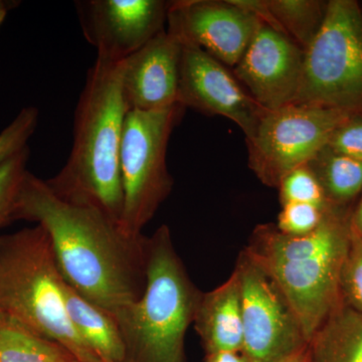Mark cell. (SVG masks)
<instances>
[{"label": "cell", "instance_id": "obj_1", "mask_svg": "<svg viewBox=\"0 0 362 362\" xmlns=\"http://www.w3.org/2000/svg\"><path fill=\"white\" fill-rule=\"evenodd\" d=\"M28 221L49 235L64 280L92 303L117 315L146 287L148 237L128 235L104 211L63 199L28 171L13 221Z\"/></svg>", "mask_w": 362, "mask_h": 362}, {"label": "cell", "instance_id": "obj_8", "mask_svg": "<svg viewBox=\"0 0 362 362\" xmlns=\"http://www.w3.org/2000/svg\"><path fill=\"white\" fill-rule=\"evenodd\" d=\"M351 114L299 104L266 111L247 140L249 168L263 185L278 188L285 176L307 165L327 146L331 135Z\"/></svg>", "mask_w": 362, "mask_h": 362}, {"label": "cell", "instance_id": "obj_4", "mask_svg": "<svg viewBox=\"0 0 362 362\" xmlns=\"http://www.w3.org/2000/svg\"><path fill=\"white\" fill-rule=\"evenodd\" d=\"M63 284L52 240L42 226L0 235V312L58 343L77 362H101L71 325Z\"/></svg>", "mask_w": 362, "mask_h": 362}, {"label": "cell", "instance_id": "obj_27", "mask_svg": "<svg viewBox=\"0 0 362 362\" xmlns=\"http://www.w3.org/2000/svg\"><path fill=\"white\" fill-rule=\"evenodd\" d=\"M232 1L240 6V8L252 14L263 25L269 26L272 30L282 33L285 37H287L284 30H283L282 26L279 25L275 16L272 13L268 0H232Z\"/></svg>", "mask_w": 362, "mask_h": 362}, {"label": "cell", "instance_id": "obj_29", "mask_svg": "<svg viewBox=\"0 0 362 362\" xmlns=\"http://www.w3.org/2000/svg\"><path fill=\"white\" fill-rule=\"evenodd\" d=\"M350 228H351L352 233L362 237V194L356 209L350 216Z\"/></svg>", "mask_w": 362, "mask_h": 362}, {"label": "cell", "instance_id": "obj_10", "mask_svg": "<svg viewBox=\"0 0 362 362\" xmlns=\"http://www.w3.org/2000/svg\"><path fill=\"white\" fill-rule=\"evenodd\" d=\"M85 39L97 58L123 62L165 30L169 2L163 0L75 1Z\"/></svg>", "mask_w": 362, "mask_h": 362}, {"label": "cell", "instance_id": "obj_31", "mask_svg": "<svg viewBox=\"0 0 362 362\" xmlns=\"http://www.w3.org/2000/svg\"><path fill=\"white\" fill-rule=\"evenodd\" d=\"M18 2L7 1V0H0V25L6 21L7 14L11 9L18 6Z\"/></svg>", "mask_w": 362, "mask_h": 362}, {"label": "cell", "instance_id": "obj_26", "mask_svg": "<svg viewBox=\"0 0 362 362\" xmlns=\"http://www.w3.org/2000/svg\"><path fill=\"white\" fill-rule=\"evenodd\" d=\"M327 147L362 162V113L351 114L331 135Z\"/></svg>", "mask_w": 362, "mask_h": 362}, {"label": "cell", "instance_id": "obj_13", "mask_svg": "<svg viewBox=\"0 0 362 362\" xmlns=\"http://www.w3.org/2000/svg\"><path fill=\"white\" fill-rule=\"evenodd\" d=\"M305 52L289 37L263 25L233 75L267 111L294 103L303 75Z\"/></svg>", "mask_w": 362, "mask_h": 362}, {"label": "cell", "instance_id": "obj_22", "mask_svg": "<svg viewBox=\"0 0 362 362\" xmlns=\"http://www.w3.org/2000/svg\"><path fill=\"white\" fill-rule=\"evenodd\" d=\"M30 154V147H26L0 168V226L13 223L14 204L28 171Z\"/></svg>", "mask_w": 362, "mask_h": 362}, {"label": "cell", "instance_id": "obj_16", "mask_svg": "<svg viewBox=\"0 0 362 362\" xmlns=\"http://www.w3.org/2000/svg\"><path fill=\"white\" fill-rule=\"evenodd\" d=\"M64 298L71 325L101 362H126L125 343L116 316L92 303L64 280Z\"/></svg>", "mask_w": 362, "mask_h": 362}, {"label": "cell", "instance_id": "obj_17", "mask_svg": "<svg viewBox=\"0 0 362 362\" xmlns=\"http://www.w3.org/2000/svg\"><path fill=\"white\" fill-rule=\"evenodd\" d=\"M310 362H362V313L340 305L309 342Z\"/></svg>", "mask_w": 362, "mask_h": 362}, {"label": "cell", "instance_id": "obj_12", "mask_svg": "<svg viewBox=\"0 0 362 362\" xmlns=\"http://www.w3.org/2000/svg\"><path fill=\"white\" fill-rule=\"evenodd\" d=\"M168 25L180 42L235 66L263 23L232 0H177L169 2Z\"/></svg>", "mask_w": 362, "mask_h": 362}, {"label": "cell", "instance_id": "obj_3", "mask_svg": "<svg viewBox=\"0 0 362 362\" xmlns=\"http://www.w3.org/2000/svg\"><path fill=\"white\" fill-rule=\"evenodd\" d=\"M123 62L97 58L74 119L73 145L65 165L47 180L63 199L97 207L120 225L123 190L120 150L127 108L122 94Z\"/></svg>", "mask_w": 362, "mask_h": 362}, {"label": "cell", "instance_id": "obj_9", "mask_svg": "<svg viewBox=\"0 0 362 362\" xmlns=\"http://www.w3.org/2000/svg\"><path fill=\"white\" fill-rule=\"evenodd\" d=\"M242 297L247 362H277L309 344L287 300L273 280L244 252L235 268Z\"/></svg>", "mask_w": 362, "mask_h": 362}, {"label": "cell", "instance_id": "obj_20", "mask_svg": "<svg viewBox=\"0 0 362 362\" xmlns=\"http://www.w3.org/2000/svg\"><path fill=\"white\" fill-rule=\"evenodd\" d=\"M268 4L286 35L303 51L320 30L327 7L320 0H268Z\"/></svg>", "mask_w": 362, "mask_h": 362}, {"label": "cell", "instance_id": "obj_28", "mask_svg": "<svg viewBox=\"0 0 362 362\" xmlns=\"http://www.w3.org/2000/svg\"><path fill=\"white\" fill-rule=\"evenodd\" d=\"M206 362H247L242 351H221L209 354Z\"/></svg>", "mask_w": 362, "mask_h": 362}, {"label": "cell", "instance_id": "obj_14", "mask_svg": "<svg viewBox=\"0 0 362 362\" xmlns=\"http://www.w3.org/2000/svg\"><path fill=\"white\" fill-rule=\"evenodd\" d=\"M182 42L168 30L124 61L122 94L128 111H160L178 105Z\"/></svg>", "mask_w": 362, "mask_h": 362}, {"label": "cell", "instance_id": "obj_19", "mask_svg": "<svg viewBox=\"0 0 362 362\" xmlns=\"http://www.w3.org/2000/svg\"><path fill=\"white\" fill-rule=\"evenodd\" d=\"M0 362H77L58 343L40 337L0 312Z\"/></svg>", "mask_w": 362, "mask_h": 362}, {"label": "cell", "instance_id": "obj_7", "mask_svg": "<svg viewBox=\"0 0 362 362\" xmlns=\"http://www.w3.org/2000/svg\"><path fill=\"white\" fill-rule=\"evenodd\" d=\"M185 108L180 104L160 111H128L120 150L123 209L120 226L128 235H142L173 189L166 163L171 133Z\"/></svg>", "mask_w": 362, "mask_h": 362}, {"label": "cell", "instance_id": "obj_6", "mask_svg": "<svg viewBox=\"0 0 362 362\" xmlns=\"http://www.w3.org/2000/svg\"><path fill=\"white\" fill-rule=\"evenodd\" d=\"M294 103L362 113V9L356 0L327 1L320 30L305 49Z\"/></svg>", "mask_w": 362, "mask_h": 362}, {"label": "cell", "instance_id": "obj_18", "mask_svg": "<svg viewBox=\"0 0 362 362\" xmlns=\"http://www.w3.org/2000/svg\"><path fill=\"white\" fill-rule=\"evenodd\" d=\"M307 165L320 183L329 206L345 207L362 194L361 161L326 146Z\"/></svg>", "mask_w": 362, "mask_h": 362}, {"label": "cell", "instance_id": "obj_2", "mask_svg": "<svg viewBox=\"0 0 362 362\" xmlns=\"http://www.w3.org/2000/svg\"><path fill=\"white\" fill-rule=\"evenodd\" d=\"M350 216L344 207L329 206L318 228L305 235L259 225L243 251L277 285L308 342L343 304L340 274L351 240Z\"/></svg>", "mask_w": 362, "mask_h": 362}, {"label": "cell", "instance_id": "obj_15", "mask_svg": "<svg viewBox=\"0 0 362 362\" xmlns=\"http://www.w3.org/2000/svg\"><path fill=\"white\" fill-rule=\"evenodd\" d=\"M194 323L207 354L242 351V297L239 277L235 270L223 284L211 292L202 293Z\"/></svg>", "mask_w": 362, "mask_h": 362}, {"label": "cell", "instance_id": "obj_21", "mask_svg": "<svg viewBox=\"0 0 362 362\" xmlns=\"http://www.w3.org/2000/svg\"><path fill=\"white\" fill-rule=\"evenodd\" d=\"M281 204L298 202L308 204L327 209L331 206L326 201L320 183L308 165H303L291 171L279 185Z\"/></svg>", "mask_w": 362, "mask_h": 362}, {"label": "cell", "instance_id": "obj_11", "mask_svg": "<svg viewBox=\"0 0 362 362\" xmlns=\"http://www.w3.org/2000/svg\"><path fill=\"white\" fill-rule=\"evenodd\" d=\"M178 103L206 115L230 119L247 140L255 135L267 111L223 64L187 42H182Z\"/></svg>", "mask_w": 362, "mask_h": 362}, {"label": "cell", "instance_id": "obj_5", "mask_svg": "<svg viewBox=\"0 0 362 362\" xmlns=\"http://www.w3.org/2000/svg\"><path fill=\"white\" fill-rule=\"evenodd\" d=\"M202 292L176 252L168 226L148 237L146 287L116 318L126 362H185V334Z\"/></svg>", "mask_w": 362, "mask_h": 362}, {"label": "cell", "instance_id": "obj_24", "mask_svg": "<svg viewBox=\"0 0 362 362\" xmlns=\"http://www.w3.org/2000/svg\"><path fill=\"white\" fill-rule=\"evenodd\" d=\"M343 304L362 313V237L351 232V240L340 274Z\"/></svg>", "mask_w": 362, "mask_h": 362}, {"label": "cell", "instance_id": "obj_23", "mask_svg": "<svg viewBox=\"0 0 362 362\" xmlns=\"http://www.w3.org/2000/svg\"><path fill=\"white\" fill-rule=\"evenodd\" d=\"M40 111L35 107H25L13 122L0 132V168L28 147V143L37 129Z\"/></svg>", "mask_w": 362, "mask_h": 362}, {"label": "cell", "instance_id": "obj_25", "mask_svg": "<svg viewBox=\"0 0 362 362\" xmlns=\"http://www.w3.org/2000/svg\"><path fill=\"white\" fill-rule=\"evenodd\" d=\"M325 211L308 204L290 202L283 204L276 226L285 235H308L320 225Z\"/></svg>", "mask_w": 362, "mask_h": 362}, {"label": "cell", "instance_id": "obj_30", "mask_svg": "<svg viewBox=\"0 0 362 362\" xmlns=\"http://www.w3.org/2000/svg\"><path fill=\"white\" fill-rule=\"evenodd\" d=\"M277 362H310V354H309V344L303 349L299 350L296 354L286 357L282 361Z\"/></svg>", "mask_w": 362, "mask_h": 362}]
</instances>
